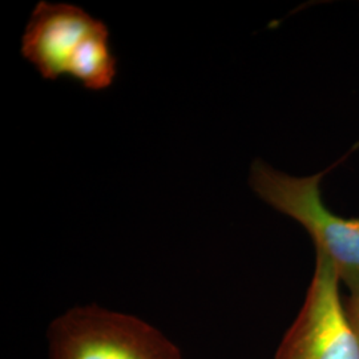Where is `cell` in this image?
<instances>
[{
    "instance_id": "cell-1",
    "label": "cell",
    "mask_w": 359,
    "mask_h": 359,
    "mask_svg": "<svg viewBox=\"0 0 359 359\" xmlns=\"http://www.w3.org/2000/svg\"><path fill=\"white\" fill-rule=\"evenodd\" d=\"M22 55L44 80L68 76L93 92L109 88L117 75L109 28L74 4L39 1L22 39Z\"/></svg>"
},
{
    "instance_id": "cell-2",
    "label": "cell",
    "mask_w": 359,
    "mask_h": 359,
    "mask_svg": "<svg viewBox=\"0 0 359 359\" xmlns=\"http://www.w3.org/2000/svg\"><path fill=\"white\" fill-rule=\"evenodd\" d=\"M334 167L298 177L257 158L249 184L264 203L308 231L316 255L329 261L348 295H359V217L335 215L322 198V180Z\"/></svg>"
},
{
    "instance_id": "cell-3",
    "label": "cell",
    "mask_w": 359,
    "mask_h": 359,
    "mask_svg": "<svg viewBox=\"0 0 359 359\" xmlns=\"http://www.w3.org/2000/svg\"><path fill=\"white\" fill-rule=\"evenodd\" d=\"M46 337L48 359H185L152 323L96 304L68 309Z\"/></svg>"
},
{
    "instance_id": "cell-4",
    "label": "cell",
    "mask_w": 359,
    "mask_h": 359,
    "mask_svg": "<svg viewBox=\"0 0 359 359\" xmlns=\"http://www.w3.org/2000/svg\"><path fill=\"white\" fill-rule=\"evenodd\" d=\"M339 286L329 261L316 255L304 304L274 359H359L358 341L347 320Z\"/></svg>"
},
{
    "instance_id": "cell-5",
    "label": "cell",
    "mask_w": 359,
    "mask_h": 359,
    "mask_svg": "<svg viewBox=\"0 0 359 359\" xmlns=\"http://www.w3.org/2000/svg\"><path fill=\"white\" fill-rule=\"evenodd\" d=\"M344 304L347 320L359 344V295H348Z\"/></svg>"
}]
</instances>
